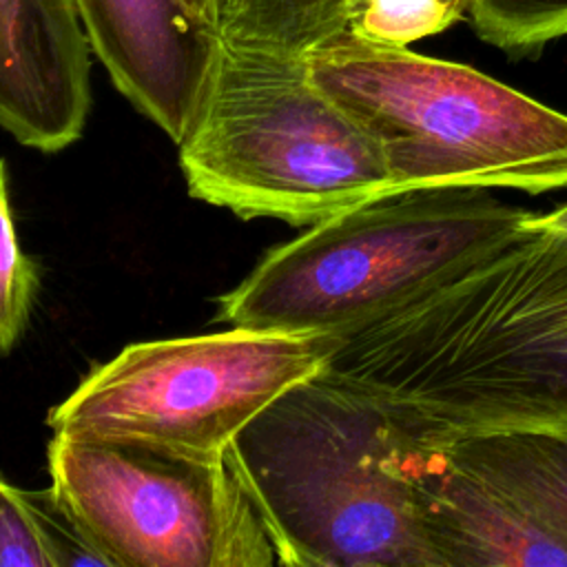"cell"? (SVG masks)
Here are the masks:
<instances>
[{"label":"cell","mask_w":567,"mask_h":567,"mask_svg":"<svg viewBox=\"0 0 567 567\" xmlns=\"http://www.w3.org/2000/svg\"><path fill=\"white\" fill-rule=\"evenodd\" d=\"M337 337L326 370L403 436L567 434V235L527 221Z\"/></svg>","instance_id":"6da1fadb"},{"label":"cell","mask_w":567,"mask_h":567,"mask_svg":"<svg viewBox=\"0 0 567 567\" xmlns=\"http://www.w3.org/2000/svg\"><path fill=\"white\" fill-rule=\"evenodd\" d=\"M390 445L383 410L323 368L266 405L224 456L279 565L439 567Z\"/></svg>","instance_id":"7a4b0ae2"},{"label":"cell","mask_w":567,"mask_h":567,"mask_svg":"<svg viewBox=\"0 0 567 567\" xmlns=\"http://www.w3.org/2000/svg\"><path fill=\"white\" fill-rule=\"evenodd\" d=\"M308 78L379 146L394 190L567 186V115L458 62L339 31Z\"/></svg>","instance_id":"3957f363"},{"label":"cell","mask_w":567,"mask_h":567,"mask_svg":"<svg viewBox=\"0 0 567 567\" xmlns=\"http://www.w3.org/2000/svg\"><path fill=\"white\" fill-rule=\"evenodd\" d=\"M177 146L188 195L241 219L312 226L394 193L377 142L315 86L303 58L226 40Z\"/></svg>","instance_id":"277c9868"},{"label":"cell","mask_w":567,"mask_h":567,"mask_svg":"<svg viewBox=\"0 0 567 567\" xmlns=\"http://www.w3.org/2000/svg\"><path fill=\"white\" fill-rule=\"evenodd\" d=\"M534 210L489 188L385 193L270 248L217 319L233 328L341 334L523 228Z\"/></svg>","instance_id":"5b68a950"},{"label":"cell","mask_w":567,"mask_h":567,"mask_svg":"<svg viewBox=\"0 0 567 567\" xmlns=\"http://www.w3.org/2000/svg\"><path fill=\"white\" fill-rule=\"evenodd\" d=\"M337 334L233 328L131 343L51 408L53 434L224 456L279 394L321 372Z\"/></svg>","instance_id":"8992f818"},{"label":"cell","mask_w":567,"mask_h":567,"mask_svg":"<svg viewBox=\"0 0 567 567\" xmlns=\"http://www.w3.org/2000/svg\"><path fill=\"white\" fill-rule=\"evenodd\" d=\"M51 489L109 567H272L277 551L226 456L53 434Z\"/></svg>","instance_id":"52a82bcc"},{"label":"cell","mask_w":567,"mask_h":567,"mask_svg":"<svg viewBox=\"0 0 567 567\" xmlns=\"http://www.w3.org/2000/svg\"><path fill=\"white\" fill-rule=\"evenodd\" d=\"M228 0H73L115 89L175 144L215 73Z\"/></svg>","instance_id":"ba28073f"},{"label":"cell","mask_w":567,"mask_h":567,"mask_svg":"<svg viewBox=\"0 0 567 567\" xmlns=\"http://www.w3.org/2000/svg\"><path fill=\"white\" fill-rule=\"evenodd\" d=\"M390 427V461L410 489L439 567H567V536L441 447Z\"/></svg>","instance_id":"9c48e42d"},{"label":"cell","mask_w":567,"mask_h":567,"mask_svg":"<svg viewBox=\"0 0 567 567\" xmlns=\"http://www.w3.org/2000/svg\"><path fill=\"white\" fill-rule=\"evenodd\" d=\"M91 47L73 0H0V128L55 153L82 137Z\"/></svg>","instance_id":"30bf717a"},{"label":"cell","mask_w":567,"mask_h":567,"mask_svg":"<svg viewBox=\"0 0 567 567\" xmlns=\"http://www.w3.org/2000/svg\"><path fill=\"white\" fill-rule=\"evenodd\" d=\"M412 441L441 447L456 463L485 476L505 494L516 498L523 507H527L545 525L567 536L565 432L472 430L432 434Z\"/></svg>","instance_id":"8fae6325"},{"label":"cell","mask_w":567,"mask_h":567,"mask_svg":"<svg viewBox=\"0 0 567 567\" xmlns=\"http://www.w3.org/2000/svg\"><path fill=\"white\" fill-rule=\"evenodd\" d=\"M343 31V0H228L226 42L301 58Z\"/></svg>","instance_id":"7c38bea8"},{"label":"cell","mask_w":567,"mask_h":567,"mask_svg":"<svg viewBox=\"0 0 567 567\" xmlns=\"http://www.w3.org/2000/svg\"><path fill=\"white\" fill-rule=\"evenodd\" d=\"M470 13V0H343V31L383 44L408 47L441 33Z\"/></svg>","instance_id":"4fadbf2b"},{"label":"cell","mask_w":567,"mask_h":567,"mask_svg":"<svg viewBox=\"0 0 567 567\" xmlns=\"http://www.w3.org/2000/svg\"><path fill=\"white\" fill-rule=\"evenodd\" d=\"M470 18L485 42L509 55L567 35V0H470Z\"/></svg>","instance_id":"5bb4252c"},{"label":"cell","mask_w":567,"mask_h":567,"mask_svg":"<svg viewBox=\"0 0 567 567\" xmlns=\"http://www.w3.org/2000/svg\"><path fill=\"white\" fill-rule=\"evenodd\" d=\"M38 288L40 268L18 244L7 164L0 159V354H9L22 339Z\"/></svg>","instance_id":"9a60e30c"},{"label":"cell","mask_w":567,"mask_h":567,"mask_svg":"<svg viewBox=\"0 0 567 567\" xmlns=\"http://www.w3.org/2000/svg\"><path fill=\"white\" fill-rule=\"evenodd\" d=\"M24 496L38 523L40 538L49 558V567H82V565L109 567L106 558L82 534V529L71 518V514L62 507V503L58 501L51 487L38 489V492H24Z\"/></svg>","instance_id":"2e32d148"},{"label":"cell","mask_w":567,"mask_h":567,"mask_svg":"<svg viewBox=\"0 0 567 567\" xmlns=\"http://www.w3.org/2000/svg\"><path fill=\"white\" fill-rule=\"evenodd\" d=\"M0 567H49L24 489L0 476Z\"/></svg>","instance_id":"e0dca14e"},{"label":"cell","mask_w":567,"mask_h":567,"mask_svg":"<svg viewBox=\"0 0 567 567\" xmlns=\"http://www.w3.org/2000/svg\"><path fill=\"white\" fill-rule=\"evenodd\" d=\"M529 224L534 226H540V228H549V230H558V233H565L567 235V204L551 210V213H543V215H532L529 217Z\"/></svg>","instance_id":"ac0fdd59"}]
</instances>
